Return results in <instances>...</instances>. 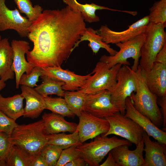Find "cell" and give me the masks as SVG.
<instances>
[{"instance_id":"6da1fadb","label":"cell","mask_w":166,"mask_h":166,"mask_svg":"<svg viewBox=\"0 0 166 166\" xmlns=\"http://www.w3.org/2000/svg\"><path fill=\"white\" fill-rule=\"evenodd\" d=\"M85 22L68 6L43 10L29 28L27 37L34 47L26 53L27 61L34 67H61L85 30Z\"/></svg>"},{"instance_id":"7a4b0ae2","label":"cell","mask_w":166,"mask_h":166,"mask_svg":"<svg viewBox=\"0 0 166 166\" xmlns=\"http://www.w3.org/2000/svg\"><path fill=\"white\" fill-rule=\"evenodd\" d=\"M49 136L44 130L42 119L28 124L18 125L9 137V140L13 145L37 155L47 144Z\"/></svg>"},{"instance_id":"3957f363","label":"cell","mask_w":166,"mask_h":166,"mask_svg":"<svg viewBox=\"0 0 166 166\" xmlns=\"http://www.w3.org/2000/svg\"><path fill=\"white\" fill-rule=\"evenodd\" d=\"M141 70L139 65L136 72L131 68L136 89L129 97L136 110L160 128L163 124V118L157 103L158 97L148 89L141 76Z\"/></svg>"},{"instance_id":"277c9868","label":"cell","mask_w":166,"mask_h":166,"mask_svg":"<svg viewBox=\"0 0 166 166\" xmlns=\"http://www.w3.org/2000/svg\"><path fill=\"white\" fill-rule=\"evenodd\" d=\"M165 27L161 23L149 22L145 28L144 32L145 37L139 62L141 70L148 71L151 69L157 54L166 43Z\"/></svg>"},{"instance_id":"5b68a950","label":"cell","mask_w":166,"mask_h":166,"mask_svg":"<svg viewBox=\"0 0 166 166\" xmlns=\"http://www.w3.org/2000/svg\"><path fill=\"white\" fill-rule=\"evenodd\" d=\"M132 143L126 139L114 136L108 137L98 136L93 141L76 147L81 156L89 166H98L104 157L114 148L121 145L130 146Z\"/></svg>"},{"instance_id":"8992f818","label":"cell","mask_w":166,"mask_h":166,"mask_svg":"<svg viewBox=\"0 0 166 166\" xmlns=\"http://www.w3.org/2000/svg\"><path fill=\"white\" fill-rule=\"evenodd\" d=\"M145 37L143 32L127 41L115 44L119 48V50L114 55L102 56L100 58V61L106 63L108 67L110 68L118 63L129 65L130 64L127 59L132 58L134 62L131 68L132 71H136L139 65L141 47Z\"/></svg>"},{"instance_id":"52a82bcc","label":"cell","mask_w":166,"mask_h":166,"mask_svg":"<svg viewBox=\"0 0 166 166\" xmlns=\"http://www.w3.org/2000/svg\"><path fill=\"white\" fill-rule=\"evenodd\" d=\"M122 65L118 63L109 68L106 63L100 61L92 72L94 74L80 90L86 94L104 90H112L116 85L117 73Z\"/></svg>"},{"instance_id":"ba28073f","label":"cell","mask_w":166,"mask_h":166,"mask_svg":"<svg viewBox=\"0 0 166 166\" xmlns=\"http://www.w3.org/2000/svg\"><path fill=\"white\" fill-rule=\"evenodd\" d=\"M106 119L109 124V128L102 136H106L111 134L118 136L136 145L143 140L145 131L133 120L119 112Z\"/></svg>"},{"instance_id":"9c48e42d","label":"cell","mask_w":166,"mask_h":166,"mask_svg":"<svg viewBox=\"0 0 166 166\" xmlns=\"http://www.w3.org/2000/svg\"><path fill=\"white\" fill-rule=\"evenodd\" d=\"M142 78L150 91L158 97L166 96V48L157 54L151 69L141 70Z\"/></svg>"},{"instance_id":"30bf717a","label":"cell","mask_w":166,"mask_h":166,"mask_svg":"<svg viewBox=\"0 0 166 166\" xmlns=\"http://www.w3.org/2000/svg\"><path fill=\"white\" fill-rule=\"evenodd\" d=\"M117 81L114 89L109 91L112 103L121 114L125 113V101L136 90V85L131 68L123 65L120 69L117 76Z\"/></svg>"},{"instance_id":"8fae6325","label":"cell","mask_w":166,"mask_h":166,"mask_svg":"<svg viewBox=\"0 0 166 166\" xmlns=\"http://www.w3.org/2000/svg\"><path fill=\"white\" fill-rule=\"evenodd\" d=\"M6 0H0V31L13 30L22 37H27L32 22L21 15L18 9H9Z\"/></svg>"},{"instance_id":"7c38bea8","label":"cell","mask_w":166,"mask_h":166,"mask_svg":"<svg viewBox=\"0 0 166 166\" xmlns=\"http://www.w3.org/2000/svg\"><path fill=\"white\" fill-rule=\"evenodd\" d=\"M149 22L148 16L147 15L128 26V28L125 30L114 31L110 29L106 25H102L97 30V33L102 37V41L106 44L124 42L143 33Z\"/></svg>"},{"instance_id":"4fadbf2b","label":"cell","mask_w":166,"mask_h":166,"mask_svg":"<svg viewBox=\"0 0 166 166\" xmlns=\"http://www.w3.org/2000/svg\"><path fill=\"white\" fill-rule=\"evenodd\" d=\"M84 111L97 117L106 118L119 112L112 103L109 90L87 94Z\"/></svg>"},{"instance_id":"5bb4252c","label":"cell","mask_w":166,"mask_h":166,"mask_svg":"<svg viewBox=\"0 0 166 166\" xmlns=\"http://www.w3.org/2000/svg\"><path fill=\"white\" fill-rule=\"evenodd\" d=\"M78 117L79 122L77 130L81 143L100 135H103L109 129V124L106 118L97 117L84 110Z\"/></svg>"},{"instance_id":"9a60e30c","label":"cell","mask_w":166,"mask_h":166,"mask_svg":"<svg viewBox=\"0 0 166 166\" xmlns=\"http://www.w3.org/2000/svg\"><path fill=\"white\" fill-rule=\"evenodd\" d=\"M43 75L63 82L62 89L65 91H77L83 88L92 73L82 76L75 74L68 69L61 67H47L41 68Z\"/></svg>"},{"instance_id":"2e32d148","label":"cell","mask_w":166,"mask_h":166,"mask_svg":"<svg viewBox=\"0 0 166 166\" xmlns=\"http://www.w3.org/2000/svg\"><path fill=\"white\" fill-rule=\"evenodd\" d=\"M124 116L131 119L140 126L150 136L153 137L159 143L166 144V132L156 126L147 117L138 111L129 97L125 101Z\"/></svg>"},{"instance_id":"e0dca14e","label":"cell","mask_w":166,"mask_h":166,"mask_svg":"<svg viewBox=\"0 0 166 166\" xmlns=\"http://www.w3.org/2000/svg\"><path fill=\"white\" fill-rule=\"evenodd\" d=\"M13 51L12 68L15 76L16 88L19 86V81L22 75L25 72L30 73L34 66L26 60L25 54L30 49L29 43L22 40H13L11 43Z\"/></svg>"},{"instance_id":"ac0fdd59","label":"cell","mask_w":166,"mask_h":166,"mask_svg":"<svg viewBox=\"0 0 166 166\" xmlns=\"http://www.w3.org/2000/svg\"><path fill=\"white\" fill-rule=\"evenodd\" d=\"M128 146L121 145L112 149L110 152L119 166H143L144 145L143 140L134 150H130Z\"/></svg>"},{"instance_id":"d6986e66","label":"cell","mask_w":166,"mask_h":166,"mask_svg":"<svg viewBox=\"0 0 166 166\" xmlns=\"http://www.w3.org/2000/svg\"><path fill=\"white\" fill-rule=\"evenodd\" d=\"M21 94L25 99L23 117L24 118H36L45 109L44 97L34 88L22 85Z\"/></svg>"},{"instance_id":"ffe728a7","label":"cell","mask_w":166,"mask_h":166,"mask_svg":"<svg viewBox=\"0 0 166 166\" xmlns=\"http://www.w3.org/2000/svg\"><path fill=\"white\" fill-rule=\"evenodd\" d=\"M143 140L145 148V158L143 166H165L166 144L151 140L145 132Z\"/></svg>"},{"instance_id":"44dd1931","label":"cell","mask_w":166,"mask_h":166,"mask_svg":"<svg viewBox=\"0 0 166 166\" xmlns=\"http://www.w3.org/2000/svg\"><path fill=\"white\" fill-rule=\"evenodd\" d=\"M45 132L50 135L61 132L73 133L77 129L76 123L66 121L64 117L53 113H44L42 116Z\"/></svg>"},{"instance_id":"7402d4cb","label":"cell","mask_w":166,"mask_h":166,"mask_svg":"<svg viewBox=\"0 0 166 166\" xmlns=\"http://www.w3.org/2000/svg\"><path fill=\"white\" fill-rule=\"evenodd\" d=\"M13 51L8 39L5 38L0 41V78L5 82L13 79L15 73L12 68Z\"/></svg>"},{"instance_id":"603a6c76","label":"cell","mask_w":166,"mask_h":166,"mask_svg":"<svg viewBox=\"0 0 166 166\" xmlns=\"http://www.w3.org/2000/svg\"><path fill=\"white\" fill-rule=\"evenodd\" d=\"M63 2L73 11L80 13L85 22L90 23L100 21L99 17L96 15L97 10H106L124 12V10L110 8L97 5L94 3L81 4L77 0H62Z\"/></svg>"},{"instance_id":"cb8c5ba5","label":"cell","mask_w":166,"mask_h":166,"mask_svg":"<svg viewBox=\"0 0 166 166\" xmlns=\"http://www.w3.org/2000/svg\"><path fill=\"white\" fill-rule=\"evenodd\" d=\"M24 97L21 94L5 97L0 94V110L15 121L23 116Z\"/></svg>"},{"instance_id":"d4e9b609","label":"cell","mask_w":166,"mask_h":166,"mask_svg":"<svg viewBox=\"0 0 166 166\" xmlns=\"http://www.w3.org/2000/svg\"><path fill=\"white\" fill-rule=\"evenodd\" d=\"M102 37L97 33V30L91 27L86 28L84 32L81 34L79 40L75 44L73 50L77 47L81 42L88 41L89 43L88 45L92 50L93 53H97L100 49H105L110 55H114L117 51L110 47V46L102 41Z\"/></svg>"},{"instance_id":"484cf974","label":"cell","mask_w":166,"mask_h":166,"mask_svg":"<svg viewBox=\"0 0 166 166\" xmlns=\"http://www.w3.org/2000/svg\"><path fill=\"white\" fill-rule=\"evenodd\" d=\"M38 155L31 154L22 148L14 145L6 159V166H30Z\"/></svg>"},{"instance_id":"4316f807","label":"cell","mask_w":166,"mask_h":166,"mask_svg":"<svg viewBox=\"0 0 166 166\" xmlns=\"http://www.w3.org/2000/svg\"><path fill=\"white\" fill-rule=\"evenodd\" d=\"M43 80L40 85L36 86L35 89L44 97L49 95L55 94L64 97L65 91L62 89L64 83L45 75L40 77Z\"/></svg>"},{"instance_id":"83f0119b","label":"cell","mask_w":166,"mask_h":166,"mask_svg":"<svg viewBox=\"0 0 166 166\" xmlns=\"http://www.w3.org/2000/svg\"><path fill=\"white\" fill-rule=\"evenodd\" d=\"M87 94L80 90L65 92L64 99L70 111L79 117L84 110Z\"/></svg>"},{"instance_id":"f1b7e54d","label":"cell","mask_w":166,"mask_h":166,"mask_svg":"<svg viewBox=\"0 0 166 166\" xmlns=\"http://www.w3.org/2000/svg\"><path fill=\"white\" fill-rule=\"evenodd\" d=\"M78 132L76 130L70 134L65 132L49 135L47 144L59 146L62 149L71 146H77L81 145Z\"/></svg>"},{"instance_id":"f546056e","label":"cell","mask_w":166,"mask_h":166,"mask_svg":"<svg viewBox=\"0 0 166 166\" xmlns=\"http://www.w3.org/2000/svg\"><path fill=\"white\" fill-rule=\"evenodd\" d=\"M45 109L52 113L64 117L74 118L75 115L69 108L64 98L61 97H52L47 96L44 97Z\"/></svg>"},{"instance_id":"4dcf8cb0","label":"cell","mask_w":166,"mask_h":166,"mask_svg":"<svg viewBox=\"0 0 166 166\" xmlns=\"http://www.w3.org/2000/svg\"><path fill=\"white\" fill-rule=\"evenodd\" d=\"M21 13L25 14L32 22L35 20L43 11L39 5L33 6L30 0H14Z\"/></svg>"},{"instance_id":"1f68e13d","label":"cell","mask_w":166,"mask_h":166,"mask_svg":"<svg viewBox=\"0 0 166 166\" xmlns=\"http://www.w3.org/2000/svg\"><path fill=\"white\" fill-rule=\"evenodd\" d=\"M149 22L166 26V0L155 2L149 9Z\"/></svg>"},{"instance_id":"d6a6232c","label":"cell","mask_w":166,"mask_h":166,"mask_svg":"<svg viewBox=\"0 0 166 166\" xmlns=\"http://www.w3.org/2000/svg\"><path fill=\"white\" fill-rule=\"evenodd\" d=\"M62 150L57 145L47 144L42 148L40 153L47 166H56Z\"/></svg>"},{"instance_id":"836d02e7","label":"cell","mask_w":166,"mask_h":166,"mask_svg":"<svg viewBox=\"0 0 166 166\" xmlns=\"http://www.w3.org/2000/svg\"><path fill=\"white\" fill-rule=\"evenodd\" d=\"M42 75L41 68L34 67L30 74L23 73L22 75L19 80V85L32 88L37 86L36 83L39 81V77Z\"/></svg>"},{"instance_id":"e575fe53","label":"cell","mask_w":166,"mask_h":166,"mask_svg":"<svg viewBox=\"0 0 166 166\" xmlns=\"http://www.w3.org/2000/svg\"><path fill=\"white\" fill-rule=\"evenodd\" d=\"M6 133L0 132V166H6V160L14 145Z\"/></svg>"},{"instance_id":"d590c367","label":"cell","mask_w":166,"mask_h":166,"mask_svg":"<svg viewBox=\"0 0 166 166\" xmlns=\"http://www.w3.org/2000/svg\"><path fill=\"white\" fill-rule=\"evenodd\" d=\"M76 146H72L62 149L56 166H65L67 163L81 156Z\"/></svg>"},{"instance_id":"8d00e7d4","label":"cell","mask_w":166,"mask_h":166,"mask_svg":"<svg viewBox=\"0 0 166 166\" xmlns=\"http://www.w3.org/2000/svg\"><path fill=\"white\" fill-rule=\"evenodd\" d=\"M15 121L0 110V132H4L10 136L18 125Z\"/></svg>"},{"instance_id":"74e56055","label":"cell","mask_w":166,"mask_h":166,"mask_svg":"<svg viewBox=\"0 0 166 166\" xmlns=\"http://www.w3.org/2000/svg\"><path fill=\"white\" fill-rule=\"evenodd\" d=\"M160 98L157 100V104L161 107L160 111L163 118V125L165 128L166 126V96Z\"/></svg>"},{"instance_id":"f35d334b","label":"cell","mask_w":166,"mask_h":166,"mask_svg":"<svg viewBox=\"0 0 166 166\" xmlns=\"http://www.w3.org/2000/svg\"><path fill=\"white\" fill-rule=\"evenodd\" d=\"M87 165L84 160L80 156L67 163L65 166H84Z\"/></svg>"},{"instance_id":"ab89813d","label":"cell","mask_w":166,"mask_h":166,"mask_svg":"<svg viewBox=\"0 0 166 166\" xmlns=\"http://www.w3.org/2000/svg\"><path fill=\"white\" fill-rule=\"evenodd\" d=\"M101 166H119L115 161L112 154L109 152L105 161L101 165Z\"/></svg>"},{"instance_id":"60d3db41","label":"cell","mask_w":166,"mask_h":166,"mask_svg":"<svg viewBox=\"0 0 166 166\" xmlns=\"http://www.w3.org/2000/svg\"><path fill=\"white\" fill-rule=\"evenodd\" d=\"M30 166H47V165L40 153L35 158Z\"/></svg>"},{"instance_id":"b9f144b4","label":"cell","mask_w":166,"mask_h":166,"mask_svg":"<svg viewBox=\"0 0 166 166\" xmlns=\"http://www.w3.org/2000/svg\"><path fill=\"white\" fill-rule=\"evenodd\" d=\"M6 86V84L5 82L2 81L0 78V91L3 89H4Z\"/></svg>"},{"instance_id":"7bdbcfd3","label":"cell","mask_w":166,"mask_h":166,"mask_svg":"<svg viewBox=\"0 0 166 166\" xmlns=\"http://www.w3.org/2000/svg\"><path fill=\"white\" fill-rule=\"evenodd\" d=\"M1 40V36L0 34V41Z\"/></svg>"}]
</instances>
